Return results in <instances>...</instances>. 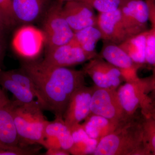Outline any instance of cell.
Listing matches in <instances>:
<instances>
[{
    "instance_id": "7",
    "label": "cell",
    "mask_w": 155,
    "mask_h": 155,
    "mask_svg": "<svg viewBox=\"0 0 155 155\" xmlns=\"http://www.w3.org/2000/svg\"><path fill=\"white\" fill-rule=\"evenodd\" d=\"M94 87V90L91 103V114L120 122L131 119L127 118L123 111L117 89Z\"/></svg>"
},
{
    "instance_id": "2",
    "label": "cell",
    "mask_w": 155,
    "mask_h": 155,
    "mask_svg": "<svg viewBox=\"0 0 155 155\" xmlns=\"http://www.w3.org/2000/svg\"><path fill=\"white\" fill-rule=\"evenodd\" d=\"M93 155H147L140 119L124 122L102 138Z\"/></svg>"
},
{
    "instance_id": "29",
    "label": "cell",
    "mask_w": 155,
    "mask_h": 155,
    "mask_svg": "<svg viewBox=\"0 0 155 155\" xmlns=\"http://www.w3.org/2000/svg\"><path fill=\"white\" fill-rule=\"evenodd\" d=\"M149 8V21L155 36V0H145Z\"/></svg>"
},
{
    "instance_id": "22",
    "label": "cell",
    "mask_w": 155,
    "mask_h": 155,
    "mask_svg": "<svg viewBox=\"0 0 155 155\" xmlns=\"http://www.w3.org/2000/svg\"><path fill=\"white\" fill-rule=\"evenodd\" d=\"M0 85L12 94L16 101L28 104L37 101L33 94L18 82L11 79L5 72L0 69Z\"/></svg>"
},
{
    "instance_id": "5",
    "label": "cell",
    "mask_w": 155,
    "mask_h": 155,
    "mask_svg": "<svg viewBox=\"0 0 155 155\" xmlns=\"http://www.w3.org/2000/svg\"><path fill=\"white\" fill-rule=\"evenodd\" d=\"M64 3L54 0L43 19L47 50L70 42L74 37V31L63 14Z\"/></svg>"
},
{
    "instance_id": "20",
    "label": "cell",
    "mask_w": 155,
    "mask_h": 155,
    "mask_svg": "<svg viewBox=\"0 0 155 155\" xmlns=\"http://www.w3.org/2000/svg\"><path fill=\"white\" fill-rule=\"evenodd\" d=\"M148 30L130 37L119 45L134 62L140 67L146 64V41Z\"/></svg>"
},
{
    "instance_id": "36",
    "label": "cell",
    "mask_w": 155,
    "mask_h": 155,
    "mask_svg": "<svg viewBox=\"0 0 155 155\" xmlns=\"http://www.w3.org/2000/svg\"><path fill=\"white\" fill-rule=\"evenodd\" d=\"M59 2H62L65 3L66 2H69V1H74V0H57Z\"/></svg>"
},
{
    "instance_id": "10",
    "label": "cell",
    "mask_w": 155,
    "mask_h": 155,
    "mask_svg": "<svg viewBox=\"0 0 155 155\" xmlns=\"http://www.w3.org/2000/svg\"><path fill=\"white\" fill-rule=\"evenodd\" d=\"M94 87H81L72 95L66 108L63 119L70 130L81 124L91 113V103Z\"/></svg>"
},
{
    "instance_id": "18",
    "label": "cell",
    "mask_w": 155,
    "mask_h": 155,
    "mask_svg": "<svg viewBox=\"0 0 155 155\" xmlns=\"http://www.w3.org/2000/svg\"><path fill=\"white\" fill-rule=\"evenodd\" d=\"M125 122L111 120L91 113L81 125L90 137L100 141Z\"/></svg>"
},
{
    "instance_id": "21",
    "label": "cell",
    "mask_w": 155,
    "mask_h": 155,
    "mask_svg": "<svg viewBox=\"0 0 155 155\" xmlns=\"http://www.w3.org/2000/svg\"><path fill=\"white\" fill-rule=\"evenodd\" d=\"M102 34L97 25L88 26L74 32L73 39L81 48L90 54L97 57V44L102 40Z\"/></svg>"
},
{
    "instance_id": "28",
    "label": "cell",
    "mask_w": 155,
    "mask_h": 155,
    "mask_svg": "<svg viewBox=\"0 0 155 155\" xmlns=\"http://www.w3.org/2000/svg\"><path fill=\"white\" fill-rule=\"evenodd\" d=\"M31 146L22 147H0V155H34L38 153V148Z\"/></svg>"
},
{
    "instance_id": "14",
    "label": "cell",
    "mask_w": 155,
    "mask_h": 155,
    "mask_svg": "<svg viewBox=\"0 0 155 155\" xmlns=\"http://www.w3.org/2000/svg\"><path fill=\"white\" fill-rule=\"evenodd\" d=\"M63 13L74 32L88 26L97 25V15L94 9L79 0L64 3Z\"/></svg>"
},
{
    "instance_id": "23",
    "label": "cell",
    "mask_w": 155,
    "mask_h": 155,
    "mask_svg": "<svg viewBox=\"0 0 155 155\" xmlns=\"http://www.w3.org/2000/svg\"><path fill=\"white\" fill-rule=\"evenodd\" d=\"M141 115L140 121L145 149L147 155H155V122L150 116Z\"/></svg>"
},
{
    "instance_id": "3",
    "label": "cell",
    "mask_w": 155,
    "mask_h": 155,
    "mask_svg": "<svg viewBox=\"0 0 155 155\" xmlns=\"http://www.w3.org/2000/svg\"><path fill=\"white\" fill-rule=\"evenodd\" d=\"M12 105L20 146L42 145L44 131L48 121L40 105L37 101L24 104L16 100L12 101Z\"/></svg>"
},
{
    "instance_id": "8",
    "label": "cell",
    "mask_w": 155,
    "mask_h": 155,
    "mask_svg": "<svg viewBox=\"0 0 155 155\" xmlns=\"http://www.w3.org/2000/svg\"><path fill=\"white\" fill-rule=\"evenodd\" d=\"M82 70L99 88L117 89L125 81L120 70L99 55L87 62Z\"/></svg>"
},
{
    "instance_id": "6",
    "label": "cell",
    "mask_w": 155,
    "mask_h": 155,
    "mask_svg": "<svg viewBox=\"0 0 155 155\" xmlns=\"http://www.w3.org/2000/svg\"><path fill=\"white\" fill-rule=\"evenodd\" d=\"M45 43L43 31L31 24L22 25L17 29L12 41L13 49L17 54L28 60L37 58Z\"/></svg>"
},
{
    "instance_id": "19",
    "label": "cell",
    "mask_w": 155,
    "mask_h": 155,
    "mask_svg": "<svg viewBox=\"0 0 155 155\" xmlns=\"http://www.w3.org/2000/svg\"><path fill=\"white\" fill-rule=\"evenodd\" d=\"M73 140V145L69 150L70 154L93 155L99 141L90 137L81 124L71 130Z\"/></svg>"
},
{
    "instance_id": "34",
    "label": "cell",
    "mask_w": 155,
    "mask_h": 155,
    "mask_svg": "<svg viewBox=\"0 0 155 155\" xmlns=\"http://www.w3.org/2000/svg\"><path fill=\"white\" fill-rule=\"evenodd\" d=\"M143 115H147L150 116L155 122V105L153 104L152 102L149 109L148 110L146 114H143Z\"/></svg>"
},
{
    "instance_id": "25",
    "label": "cell",
    "mask_w": 155,
    "mask_h": 155,
    "mask_svg": "<svg viewBox=\"0 0 155 155\" xmlns=\"http://www.w3.org/2000/svg\"><path fill=\"white\" fill-rule=\"evenodd\" d=\"M86 3L98 13H106L118 9L121 0H79Z\"/></svg>"
},
{
    "instance_id": "31",
    "label": "cell",
    "mask_w": 155,
    "mask_h": 155,
    "mask_svg": "<svg viewBox=\"0 0 155 155\" xmlns=\"http://www.w3.org/2000/svg\"><path fill=\"white\" fill-rule=\"evenodd\" d=\"M10 101L11 100L9 99L5 92L0 87V108L10 102Z\"/></svg>"
},
{
    "instance_id": "30",
    "label": "cell",
    "mask_w": 155,
    "mask_h": 155,
    "mask_svg": "<svg viewBox=\"0 0 155 155\" xmlns=\"http://www.w3.org/2000/svg\"><path fill=\"white\" fill-rule=\"evenodd\" d=\"M70 153L69 151L61 148L49 149L47 150L45 155H69Z\"/></svg>"
},
{
    "instance_id": "15",
    "label": "cell",
    "mask_w": 155,
    "mask_h": 155,
    "mask_svg": "<svg viewBox=\"0 0 155 155\" xmlns=\"http://www.w3.org/2000/svg\"><path fill=\"white\" fill-rule=\"evenodd\" d=\"M73 144L71 130L65 124L63 117H55L54 121H48L44 131L42 146L47 150L61 148L69 152Z\"/></svg>"
},
{
    "instance_id": "4",
    "label": "cell",
    "mask_w": 155,
    "mask_h": 155,
    "mask_svg": "<svg viewBox=\"0 0 155 155\" xmlns=\"http://www.w3.org/2000/svg\"><path fill=\"white\" fill-rule=\"evenodd\" d=\"M154 87V79L152 75L125 82L117 88L119 101L128 119L135 118L139 109L141 114H146L152 102L150 94Z\"/></svg>"
},
{
    "instance_id": "24",
    "label": "cell",
    "mask_w": 155,
    "mask_h": 155,
    "mask_svg": "<svg viewBox=\"0 0 155 155\" xmlns=\"http://www.w3.org/2000/svg\"><path fill=\"white\" fill-rule=\"evenodd\" d=\"M5 72L11 79L18 82L21 86L30 91L42 108V101L38 89L32 78L22 68L5 71Z\"/></svg>"
},
{
    "instance_id": "37",
    "label": "cell",
    "mask_w": 155,
    "mask_h": 155,
    "mask_svg": "<svg viewBox=\"0 0 155 155\" xmlns=\"http://www.w3.org/2000/svg\"><path fill=\"white\" fill-rule=\"evenodd\" d=\"M152 104H153L155 105V99L153 100Z\"/></svg>"
},
{
    "instance_id": "26",
    "label": "cell",
    "mask_w": 155,
    "mask_h": 155,
    "mask_svg": "<svg viewBox=\"0 0 155 155\" xmlns=\"http://www.w3.org/2000/svg\"><path fill=\"white\" fill-rule=\"evenodd\" d=\"M13 0H0V14L8 28L17 24L13 12Z\"/></svg>"
},
{
    "instance_id": "9",
    "label": "cell",
    "mask_w": 155,
    "mask_h": 155,
    "mask_svg": "<svg viewBox=\"0 0 155 155\" xmlns=\"http://www.w3.org/2000/svg\"><path fill=\"white\" fill-rule=\"evenodd\" d=\"M97 57L86 53L74 40L46 50L41 62L52 67H67L86 63Z\"/></svg>"
},
{
    "instance_id": "11",
    "label": "cell",
    "mask_w": 155,
    "mask_h": 155,
    "mask_svg": "<svg viewBox=\"0 0 155 155\" xmlns=\"http://www.w3.org/2000/svg\"><path fill=\"white\" fill-rule=\"evenodd\" d=\"M119 8L131 36L148 30L149 8L145 0H121Z\"/></svg>"
},
{
    "instance_id": "16",
    "label": "cell",
    "mask_w": 155,
    "mask_h": 155,
    "mask_svg": "<svg viewBox=\"0 0 155 155\" xmlns=\"http://www.w3.org/2000/svg\"><path fill=\"white\" fill-rule=\"evenodd\" d=\"M54 0H13V12L17 23L31 24L43 19Z\"/></svg>"
},
{
    "instance_id": "12",
    "label": "cell",
    "mask_w": 155,
    "mask_h": 155,
    "mask_svg": "<svg viewBox=\"0 0 155 155\" xmlns=\"http://www.w3.org/2000/svg\"><path fill=\"white\" fill-rule=\"evenodd\" d=\"M97 25L102 34L103 41L119 45L131 37L122 20L119 8L98 13Z\"/></svg>"
},
{
    "instance_id": "17",
    "label": "cell",
    "mask_w": 155,
    "mask_h": 155,
    "mask_svg": "<svg viewBox=\"0 0 155 155\" xmlns=\"http://www.w3.org/2000/svg\"><path fill=\"white\" fill-rule=\"evenodd\" d=\"M0 147H21L14 124L11 101L0 108Z\"/></svg>"
},
{
    "instance_id": "1",
    "label": "cell",
    "mask_w": 155,
    "mask_h": 155,
    "mask_svg": "<svg viewBox=\"0 0 155 155\" xmlns=\"http://www.w3.org/2000/svg\"><path fill=\"white\" fill-rule=\"evenodd\" d=\"M22 68L32 78L41 97L43 109L63 117L70 98L86 85L83 70L52 67L40 62L24 63Z\"/></svg>"
},
{
    "instance_id": "35",
    "label": "cell",
    "mask_w": 155,
    "mask_h": 155,
    "mask_svg": "<svg viewBox=\"0 0 155 155\" xmlns=\"http://www.w3.org/2000/svg\"><path fill=\"white\" fill-rule=\"evenodd\" d=\"M153 77L154 79L155 87L152 92L150 94V97L152 99L154 100L155 99V66L154 67L153 70Z\"/></svg>"
},
{
    "instance_id": "13",
    "label": "cell",
    "mask_w": 155,
    "mask_h": 155,
    "mask_svg": "<svg viewBox=\"0 0 155 155\" xmlns=\"http://www.w3.org/2000/svg\"><path fill=\"white\" fill-rule=\"evenodd\" d=\"M99 55L120 70L125 82L132 81L139 77L137 72L140 67L134 62L119 45L103 41Z\"/></svg>"
},
{
    "instance_id": "33",
    "label": "cell",
    "mask_w": 155,
    "mask_h": 155,
    "mask_svg": "<svg viewBox=\"0 0 155 155\" xmlns=\"http://www.w3.org/2000/svg\"><path fill=\"white\" fill-rule=\"evenodd\" d=\"M5 50V43L4 38H0V63L2 60Z\"/></svg>"
},
{
    "instance_id": "32",
    "label": "cell",
    "mask_w": 155,
    "mask_h": 155,
    "mask_svg": "<svg viewBox=\"0 0 155 155\" xmlns=\"http://www.w3.org/2000/svg\"><path fill=\"white\" fill-rule=\"evenodd\" d=\"M8 29L6 26L2 17L0 14V38H4L6 31Z\"/></svg>"
},
{
    "instance_id": "27",
    "label": "cell",
    "mask_w": 155,
    "mask_h": 155,
    "mask_svg": "<svg viewBox=\"0 0 155 155\" xmlns=\"http://www.w3.org/2000/svg\"><path fill=\"white\" fill-rule=\"evenodd\" d=\"M146 64L155 66V36L151 29L147 32L145 47Z\"/></svg>"
}]
</instances>
